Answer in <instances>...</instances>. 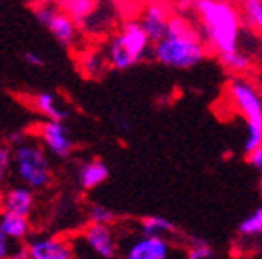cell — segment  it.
<instances>
[{
    "instance_id": "1",
    "label": "cell",
    "mask_w": 262,
    "mask_h": 259,
    "mask_svg": "<svg viewBox=\"0 0 262 259\" xmlns=\"http://www.w3.org/2000/svg\"><path fill=\"white\" fill-rule=\"evenodd\" d=\"M208 45L196 28L186 15L175 13L169 18L168 31L151 45V58L157 64L175 71H188L201 65L208 57Z\"/></svg>"
},
{
    "instance_id": "2",
    "label": "cell",
    "mask_w": 262,
    "mask_h": 259,
    "mask_svg": "<svg viewBox=\"0 0 262 259\" xmlns=\"http://www.w3.org/2000/svg\"><path fill=\"white\" fill-rule=\"evenodd\" d=\"M193 13L206 45L217 57L241 47L244 18L231 0H196Z\"/></svg>"
},
{
    "instance_id": "3",
    "label": "cell",
    "mask_w": 262,
    "mask_h": 259,
    "mask_svg": "<svg viewBox=\"0 0 262 259\" xmlns=\"http://www.w3.org/2000/svg\"><path fill=\"white\" fill-rule=\"evenodd\" d=\"M228 98L246 122L242 150L248 156L262 145V93L248 78L233 76L228 82Z\"/></svg>"
},
{
    "instance_id": "4",
    "label": "cell",
    "mask_w": 262,
    "mask_h": 259,
    "mask_svg": "<svg viewBox=\"0 0 262 259\" xmlns=\"http://www.w3.org/2000/svg\"><path fill=\"white\" fill-rule=\"evenodd\" d=\"M151 40L144 33L140 22L129 20L107 40L104 57L111 69L127 71L151 53Z\"/></svg>"
},
{
    "instance_id": "5",
    "label": "cell",
    "mask_w": 262,
    "mask_h": 259,
    "mask_svg": "<svg viewBox=\"0 0 262 259\" xmlns=\"http://www.w3.org/2000/svg\"><path fill=\"white\" fill-rule=\"evenodd\" d=\"M13 170L22 185L29 187L31 191L46 189L53 178L48 150L42 147V143L31 140L13 147Z\"/></svg>"
},
{
    "instance_id": "6",
    "label": "cell",
    "mask_w": 262,
    "mask_h": 259,
    "mask_svg": "<svg viewBox=\"0 0 262 259\" xmlns=\"http://www.w3.org/2000/svg\"><path fill=\"white\" fill-rule=\"evenodd\" d=\"M38 140L49 154L60 160L70 158L75 149L73 136L66 122H53V120L42 122L38 125Z\"/></svg>"
},
{
    "instance_id": "7",
    "label": "cell",
    "mask_w": 262,
    "mask_h": 259,
    "mask_svg": "<svg viewBox=\"0 0 262 259\" xmlns=\"http://www.w3.org/2000/svg\"><path fill=\"white\" fill-rule=\"evenodd\" d=\"M29 103L38 114L46 118V120H53V122H68V118L71 116L70 106L66 103V100L55 91H40V93L33 94L29 98Z\"/></svg>"
},
{
    "instance_id": "8",
    "label": "cell",
    "mask_w": 262,
    "mask_h": 259,
    "mask_svg": "<svg viewBox=\"0 0 262 259\" xmlns=\"http://www.w3.org/2000/svg\"><path fill=\"white\" fill-rule=\"evenodd\" d=\"M29 255L31 259H73L75 250L70 241L55 236H46L29 241Z\"/></svg>"
},
{
    "instance_id": "9",
    "label": "cell",
    "mask_w": 262,
    "mask_h": 259,
    "mask_svg": "<svg viewBox=\"0 0 262 259\" xmlns=\"http://www.w3.org/2000/svg\"><path fill=\"white\" fill-rule=\"evenodd\" d=\"M169 9L162 2H155V4H147L146 9L142 11L140 16V25H142L144 33L147 35V38L151 40V44L159 42L160 38H164L166 31L169 25Z\"/></svg>"
},
{
    "instance_id": "10",
    "label": "cell",
    "mask_w": 262,
    "mask_h": 259,
    "mask_svg": "<svg viewBox=\"0 0 262 259\" xmlns=\"http://www.w3.org/2000/svg\"><path fill=\"white\" fill-rule=\"evenodd\" d=\"M169 241L159 236H140L126 250V259H168Z\"/></svg>"
},
{
    "instance_id": "11",
    "label": "cell",
    "mask_w": 262,
    "mask_h": 259,
    "mask_svg": "<svg viewBox=\"0 0 262 259\" xmlns=\"http://www.w3.org/2000/svg\"><path fill=\"white\" fill-rule=\"evenodd\" d=\"M35 206V196L29 187H9L8 191L0 196V211L11 212V214L26 216L28 218Z\"/></svg>"
},
{
    "instance_id": "12",
    "label": "cell",
    "mask_w": 262,
    "mask_h": 259,
    "mask_svg": "<svg viewBox=\"0 0 262 259\" xmlns=\"http://www.w3.org/2000/svg\"><path fill=\"white\" fill-rule=\"evenodd\" d=\"M84 241L95 254L104 259H111L117 254V241H115L113 232L107 225L90 223V227L84 230Z\"/></svg>"
},
{
    "instance_id": "13",
    "label": "cell",
    "mask_w": 262,
    "mask_h": 259,
    "mask_svg": "<svg viewBox=\"0 0 262 259\" xmlns=\"http://www.w3.org/2000/svg\"><path fill=\"white\" fill-rule=\"evenodd\" d=\"M107 178H110V169L102 160H90L78 167L77 179L80 189L84 191H93L102 185Z\"/></svg>"
},
{
    "instance_id": "14",
    "label": "cell",
    "mask_w": 262,
    "mask_h": 259,
    "mask_svg": "<svg viewBox=\"0 0 262 259\" xmlns=\"http://www.w3.org/2000/svg\"><path fill=\"white\" fill-rule=\"evenodd\" d=\"M46 29L51 33V37H53L62 47H73V45L77 44L78 28H77V24L71 20V16H68L64 11H58Z\"/></svg>"
},
{
    "instance_id": "15",
    "label": "cell",
    "mask_w": 262,
    "mask_h": 259,
    "mask_svg": "<svg viewBox=\"0 0 262 259\" xmlns=\"http://www.w3.org/2000/svg\"><path fill=\"white\" fill-rule=\"evenodd\" d=\"M0 230L13 243H22L31 232V225L26 216L11 214V212L0 211Z\"/></svg>"
},
{
    "instance_id": "16",
    "label": "cell",
    "mask_w": 262,
    "mask_h": 259,
    "mask_svg": "<svg viewBox=\"0 0 262 259\" xmlns=\"http://www.w3.org/2000/svg\"><path fill=\"white\" fill-rule=\"evenodd\" d=\"M98 2L97 0H60L62 11L77 24L78 29H86L88 20L95 15Z\"/></svg>"
},
{
    "instance_id": "17",
    "label": "cell",
    "mask_w": 262,
    "mask_h": 259,
    "mask_svg": "<svg viewBox=\"0 0 262 259\" xmlns=\"http://www.w3.org/2000/svg\"><path fill=\"white\" fill-rule=\"evenodd\" d=\"M217 58L222 67H224L228 73L235 74V76H242V74L248 73L251 67V57L248 53H244L241 47L235 49V51H229V53L219 55Z\"/></svg>"
},
{
    "instance_id": "18",
    "label": "cell",
    "mask_w": 262,
    "mask_h": 259,
    "mask_svg": "<svg viewBox=\"0 0 262 259\" xmlns=\"http://www.w3.org/2000/svg\"><path fill=\"white\" fill-rule=\"evenodd\" d=\"M78 62H80L82 74L88 78H100L104 74V71H106V67H110L106 57L100 51H84Z\"/></svg>"
},
{
    "instance_id": "19",
    "label": "cell",
    "mask_w": 262,
    "mask_h": 259,
    "mask_svg": "<svg viewBox=\"0 0 262 259\" xmlns=\"http://www.w3.org/2000/svg\"><path fill=\"white\" fill-rule=\"evenodd\" d=\"M140 232L142 236H159V238H166L169 234H175L177 227L175 223L169 221L164 216H146L140 221Z\"/></svg>"
},
{
    "instance_id": "20",
    "label": "cell",
    "mask_w": 262,
    "mask_h": 259,
    "mask_svg": "<svg viewBox=\"0 0 262 259\" xmlns=\"http://www.w3.org/2000/svg\"><path fill=\"white\" fill-rule=\"evenodd\" d=\"M241 13L246 24L262 37V0H241Z\"/></svg>"
},
{
    "instance_id": "21",
    "label": "cell",
    "mask_w": 262,
    "mask_h": 259,
    "mask_svg": "<svg viewBox=\"0 0 262 259\" xmlns=\"http://www.w3.org/2000/svg\"><path fill=\"white\" fill-rule=\"evenodd\" d=\"M238 234L244 236V238L262 236V206H258L257 211H253L238 223Z\"/></svg>"
},
{
    "instance_id": "22",
    "label": "cell",
    "mask_w": 262,
    "mask_h": 259,
    "mask_svg": "<svg viewBox=\"0 0 262 259\" xmlns=\"http://www.w3.org/2000/svg\"><path fill=\"white\" fill-rule=\"evenodd\" d=\"M88 218H90V223H93V225H107L110 227L111 223L115 221V212L111 209H107L106 205L95 203L88 211Z\"/></svg>"
},
{
    "instance_id": "23",
    "label": "cell",
    "mask_w": 262,
    "mask_h": 259,
    "mask_svg": "<svg viewBox=\"0 0 262 259\" xmlns=\"http://www.w3.org/2000/svg\"><path fill=\"white\" fill-rule=\"evenodd\" d=\"M215 252L206 241L199 238H189V248H188V259H213Z\"/></svg>"
},
{
    "instance_id": "24",
    "label": "cell",
    "mask_w": 262,
    "mask_h": 259,
    "mask_svg": "<svg viewBox=\"0 0 262 259\" xmlns=\"http://www.w3.org/2000/svg\"><path fill=\"white\" fill-rule=\"evenodd\" d=\"M58 13L57 8H53L51 4H46V2H42V4H38L37 8L33 9V15H35V18H37V22L40 25H44V28H48L49 22L53 20V16Z\"/></svg>"
},
{
    "instance_id": "25",
    "label": "cell",
    "mask_w": 262,
    "mask_h": 259,
    "mask_svg": "<svg viewBox=\"0 0 262 259\" xmlns=\"http://www.w3.org/2000/svg\"><path fill=\"white\" fill-rule=\"evenodd\" d=\"M13 165V150L8 145H0V183L9 176Z\"/></svg>"
},
{
    "instance_id": "26",
    "label": "cell",
    "mask_w": 262,
    "mask_h": 259,
    "mask_svg": "<svg viewBox=\"0 0 262 259\" xmlns=\"http://www.w3.org/2000/svg\"><path fill=\"white\" fill-rule=\"evenodd\" d=\"M22 60H24L29 67H35V69L44 67V58H42V55L37 53V51H26V53H22Z\"/></svg>"
},
{
    "instance_id": "27",
    "label": "cell",
    "mask_w": 262,
    "mask_h": 259,
    "mask_svg": "<svg viewBox=\"0 0 262 259\" xmlns=\"http://www.w3.org/2000/svg\"><path fill=\"white\" fill-rule=\"evenodd\" d=\"M248 163H250L251 167H253L255 170H258V172H262V145H258L255 150H251L248 156Z\"/></svg>"
},
{
    "instance_id": "28",
    "label": "cell",
    "mask_w": 262,
    "mask_h": 259,
    "mask_svg": "<svg viewBox=\"0 0 262 259\" xmlns=\"http://www.w3.org/2000/svg\"><path fill=\"white\" fill-rule=\"evenodd\" d=\"M8 259H31V255H29V247L22 243L15 245Z\"/></svg>"
},
{
    "instance_id": "29",
    "label": "cell",
    "mask_w": 262,
    "mask_h": 259,
    "mask_svg": "<svg viewBox=\"0 0 262 259\" xmlns=\"http://www.w3.org/2000/svg\"><path fill=\"white\" fill-rule=\"evenodd\" d=\"M13 247H11V241L4 236V232L0 230V259H8L9 254H11Z\"/></svg>"
},
{
    "instance_id": "30",
    "label": "cell",
    "mask_w": 262,
    "mask_h": 259,
    "mask_svg": "<svg viewBox=\"0 0 262 259\" xmlns=\"http://www.w3.org/2000/svg\"><path fill=\"white\" fill-rule=\"evenodd\" d=\"M26 140H28V138H26L22 133H13V134H9V143H11L13 147L20 145V143H24Z\"/></svg>"
},
{
    "instance_id": "31",
    "label": "cell",
    "mask_w": 262,
    "mask_h": 259,
    "mask_svg": "<svg viewBox=\"0 0 262 259\" xmlns=\"http://www.w3.org/2000/svg\"><path fill=\"white\" fill-rule=\"evenodd\" d=\"M258 194H260V201H262V174H260V179H258Z\"/></svg>"
},
{
    "instance_id": "32",
    "label": "cell",
    "mask_w": 262,
    "mask_h": 259,
    "mask_svg": "<svg viewBox=\"0 0 262 259\" xmlns=\"http://www.w3.org/2000/svg\"><path fill=\"white\" fill-rule=\"evenodd\" d=\"M147 4H155V2H160V0H146Z\"/></svg>"
}]
</instances>
